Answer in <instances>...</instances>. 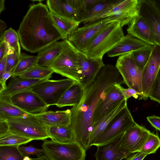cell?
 I'll return each mask as SVG.
<instances>
[{"mask_svg":"<svg viewBox=\"0 0 160 160\" xmlns=\"http://www.w3.org/2000/svg\"><path fill=\"white\" fill-rule=\"evenodd\" d=\"M123 83V78L116 67L110 64H105L93 80L84 86V93L80 103L70 109L69 127L75 140L86 151L89 148V137L98 103L109 87Z\"/></svg>","mask_w":160,"mask_h":160,"instance_id":"cell-1","label":"cell"},{"mask_svg":"<svg viewBox=\"0 0 160 160\" xmlns=\"http://www.w3.org/2000/svg\"><path fill=\"white\" fill-rule=\"evenodd\" d=\"M17 33L23 49L31 53L38 52L53 42L63 40L47 6L41 2L30 6Z\"/></svg>","mask_w":160,"mask_h":160,"instance_id":"cell-2","label":"cell"},{"mask_svg":"<svg viewBox=\"0 0 160 160\" xmlns=\"http://www.w3.org/2000/svg\"><path fill=\"white\" fill-rule=\"evenodd\" d=\"M119 22L110 23L94 38L83 52L90 58H102L124 36Z\"/></svg>","mask_w":160,"mask_h":160,"instance_id":"cell-3","label":"cell"},{"mask_svg":"<svg viewBox=\"0 0 160 160\" xmlns=\"http://www.w3.org/2000/svg\"><path fill=\"white\" fill-rule=\"evenodd\" d=\"M63 49L49 68L54 72L79 82L80 66L77 50L67 39Z\"/></svg>","mask_w":160,"mask_h":160,"instance_id":"cell-4","label":"cell"},{"mask_svg":"<svg viewBox=\"0 0 160 160\" xmlns=\"http://www.w3.org/2000/svg\"><path fill=\"white\" fill-rule=\"evenodd\" d=\"M10 131L33 140H44L49 138L45 126L35 115L28 114L23 117L7 120Z\"/></svg>","mask_w":160,"mask_h":160,"instance_id":"cell-5","label":"cell"},{"mask_svg":"<svg viewBox=\"0 0 160 160\" xmlns=\"http://www.w3.org/2000/svg\"><path fill=\"white\" fill-rule=\"evenodd\" d=\"M42 147L51 160H85L86 150L76 141L62 143L46 139Z\"/></svg>","mask_w":160,"mask_h":160,"instance_id":"cell-6","label":"cell"},{"mask_svg":"<svg viewBox=\"0 0 160 160\" xmlns=\"http://www.w3.org/2000/svg\"><path fill=\"white\" fill-rule=\"evenodd\" d=\"M76 82L68 78L58 80L47 79L37 83L30 90L49 107L56 105L65 92Z\"/></svg>","mask_w":160,"mask_h":160,"instance_id":"cell-7","label":"cell"},{"mask_svg":"<svg viewBox=\"0 0 160 160\" xmlns=\"http://www.w3.org/2000/svg\"><path fill=\"white\" fill-rule=\"evenodd\" d=\"M112 22L108 18L88 22L75 29L68 40L76 49L83 52L98 34Z\"/></svg>","mask_w":160,"mask_h":160,"instance_id":"cell-8","label":"cell"},{"mask_svg":"<svg viewBox=\"0 0 160 160\" xmlns=\"http://www.w3.org/2000/svg\"><path fill=\"white\" fill-rule=\"evenodd\" d=\"M115 67L122 77L124 83L128 88L133 89L140 94L141 99L142 70L138 67L132 58V52L120 56Z\"/></svg>","mask_w":160,"mask_h":160,"instance_id":"cell-9","label":"cell"},{"mask_svg":"<svg viewBox=\"0 0 160 160\" xmlns=\"http://www.w3.org/2000/svg\"><path fill=\"white\" fill-rule=\"evenodd\" d=\"M136 123L127 105L111 121L93 146H98L109 143Z\"/></svg>","mask_w":160,"mask_h":160,"instance_id":"cell-10","label":"cell"},{"mask_svg":"<svg viewBox=\"0 0 160 160\" xmlns=\"http://www.w3.org/2000/svg\"><path fill=\"white\" fill-rule=\"evenodd\" d=\"M139 0L114 1L110 9L99 19L108 18L112 22H120L122 27L129 24L139 15Z\"/></svg>","mask_w":160,"mask_h":160,"instance_id":"cell-11","label":"cell"},{"mask_svg":"<svg viewBox=\"0 0 160 160\" xmlns=\"http://www.w3.org/2000/svg\"><path fill=\"white\" fill-rule=\"evenodd\" d=\"M11 102L28 114L36 115L47 110L48 107L42 99L31 90L15 94L10 98Z\"/></svg>","mask_w":160,"mask_h":160,"instance_id":"cell-12","label":"cell"},{"mask_svg":"<svg viewBox=\"0 0 160 160\" xmlns=\"http://www.w3.org/2000/svg\"><path fill=\"white\" fill-rule=\"evenodd\" d=\"M125 99L120 90L115 84L104 92L95 111L93 124L101 120Z\"/></svg>","mask_w":160,"mask_h":160,"instance_id":"cell-13","label":"cell"},{"mask_svg":"<svg viewBox=\"0 0 160 160\" xmlns=\"http://www.w3.org/2000/svg\"><path fill=\"white\" fill-rule=\"evenodd\" d=\"M160 68V46L156 44L153 46L150 58L142 70L141 99L148 97L150 89Z\"/></svg>","mask_w":160,"mask_h":160,"instance_id":"cell-14","label":"cell"},{"mask_svg":"<svg viewBox=\"0 0 160 160\" xmlns=\"http://www.w3.org/2000/svg\"><path fill=\"white\" fill-rule=\"evenodd\" d=\"M151 132L137 123L124 133L120 148L131 154L139 152Z\"/></svg>","mask_w":160,"mask_h":160,"instance_id":"cell-15","label":"cell"},{"mask_svg":"<svg viewBox=\"0 0 160 160\" xmlns=\"http://www.w3.org/2000/svg\"><path fill=\"white\" fill-rule=\"evenodd\" d=\"M77 52L80 66L79 83L84 86L93 80L105 64L102 58H88L82 52Z\"/></svg>","mask_w":160,"mask_h":160,"instance_id":"cell-16","label":"cell"},{"mask_svg":"<svg viewBox=\"0 0 160 160\" xmlns=\"http://www.w3.org/2000/svg\"><path fill=\"white\" fill-rule=\"evenodd\" d=\"M139 14L148 22L156 44L160 46V14L152 0H139Z\"/></svg>","mask_w":160,"mask_h":160,"instance_id":"cell-17","label":"cell"},{"mask_svg":"<svg viewBox=\"0 0 160 160\" xmlns=\"http://www.w3.org/2000/svg\"><path fill=\"white\" fill-rule=\"evenodd\" d=\"M124 133L109 143L97 146L95 160H122L129 156L131 153L120 147Z\"/></svg>","mask_w":160,"mask_h":160,"instance_id":"cell-18","label":"cell"},{"mask_svg":"<svg viewBox=\"0 0 160 160\" xmlns=\"http://www.w3.org/2000/svg\"><path fill=\"white\" fill-rule=\"evenodd\" d=\"M152 45L128 34L108 53L109 57H113L132 52L151 46Z\"/></svg>","mask_w":160,"mask_h":160,"instance_id":"cell-19","label":"cell"},{"mask_svg":"<svg viewBox=\"0 0 160 160\" xmlns=\"http://www.w3.org/2000/svg\"><path fill=\"white\" fill-rule=\"evenodd\" d=\"M127 29L128 34L152 45L156 43L154 34L147 21L139 15L129 24Z\"/></svg>","mask_w":160,"mask_h":160,"instance_id":"cell-20","label":"cell"},{"mask_svg":"<svg viewBox=\"0 0 160 160\" xmlns=\"http://www.w3.org/2000/svg\"><path fill=\"white\" fill-rule=\"evenodd\" d=\"M127 100H123L101 120L93 124L92 130L89 137V148L93 146V144L104 131L111 121L127 105Z\"/></svg>","mask_w":160,"mask_h":160,"instance_id":"cell-21","label":"cell"},{"mask_svg":"<svg viewBox=\"0 0 160 160\" xmlns=\"http://www.w3.org/2000/svg\"><path fill=\"white\" fill-rule=\"evenodd\" d=\"M42 81L23 78L19 76L12 77L6 89L0 92V97L10 98L18 93L30 90L35 85Z\"/></svg>","mask_w":160,"mask_h":160,"instance_id":"cell-22","label":"cell"},{"mask_svg":"<svg viewBox=\"0 0 160 160\" xmlns=\"http://www.w3.org/2000/svg\"><path fill=\"white\" fill-rule=\"evenodd\" d=\"M63 42L56 41L43 48L38 52L37 65L49 68L62 51Z\"/></svg>","mask_w":160,"mask_h":160,"instance_id":"cell-23","label":"cell"},{"mask_svg":"<svg viewBox=\"0 0 160 160\" xmlns=\"http://www.w3.org/2000/svg\"><path fill=\"white\" fill-rule=\"evenodd\" d=\"M114 1L100 0L91 7L79 14L77 21L86 23L98 20L110 8Z\"/></svg>","mask_w":160,"mask_h":160,"instance_id":"cell-24","label":"cell"},{"mask_svg":"<svg viewBox=\"0 0 160 160\" xmlns=\"http://www.w3.org/2000/svg\"><path fill=\"white\" fill-rule=\"evenodd\" d=\"M46 126L55 125L69 126L70 122L71 111H48L35 115Z\"/></svg>","mask_w":160,"mask_h":160,"instance_id":"cell-25","label":"cell"},{"mask_svg":"<svg viewBox=\"0 0 160 160\" xmlns=\"http://www.w3.org/2000/svg\"><path fill=\"white\" fill-rule=\"evenodd\" d=\"M47 5L50 12L56 15L77 21V12L67 0H48Z\"/></svg>","mask_w":160,"mask_h":160,"instance_id":"cell-26","label":"cell"},{"mask_svg":"<svg viewBox=\"0 0 160 160\" xmlns=\"http://www.w3.org/2000/svg\"><path fill=\"white\" fill-rule=\"evenodd\" d=\"M84 90V86L76 82L63 93L56 106L59 108L77 106L82 98Z\"/></svg>","mask_w":160,"mask_h":160,"instance_id":"cell-27","label":"cell"},{"mask_svg":"<svg viewBox=\"0 0 160 160\" xmlns=\"http://www.w3.org/2000/svg\"><path fill=\"white\" fill-rule=\"evenodd\" d=\"M47 128L49 138L52 140L62 143L75 141L69 126H49Z\"/></svg>","mask_w":160,"mask_h":160,"instance_id":"cell-28","label":"cell"},{"mask_svg":"<svg viewBox=\"0 0 160 160\" xmlns=\"http://www.w3.org/2000/svg\"><path fill=\"white\" fill-rule=\"evenodd\" d=\"M28 115L13 104L10 98H0V121L12 118L25 117Z\"/></svg>","mask_w":160,"mask_h":160,"instance_id":"cell-29","label":"cell"},{"mask_svg":"<svg viewBox=\"0 0 160 160\" xmlns=\"http://www.w3.org/2000/svg\"><path fill=\"white\" fill-rule=\"evenodd\" d=\"M51 17L61 33L63 40L67 39L69 35L78 27L80 22L58 16L50 12Z\"/></svg>","mask_w":160,"mask_h":160,"instance_id":"cell-30","label":"cell"},{"mask_svg":"<svg viewBox=\"0 0 160 160\" xmlns=\"http://www.w3.org/2000/svg\"><path fill=\"white\" fill-rule=\"evenodd\" d=\"M53 72L50 68L36 65L18 76L27 79L44 80L49 79Z\"/></svg>","mask_w":160,"mask_h":160,"instance_id":"cell-31","label":"cell"},{"mask_svg":"<svg viewBox=\"0 0 160 160\" xmlns=\"http://www.w3.org/2000/svg\"><path fill=\"white\" fill-rule=\"evenodd\" d=\"M37 56L21 53L18 62L12 71L11 77L21 75L30 68L37 65Z\"/></svg>","mask_w":160,"mask_h":160,"instance_id":"cell-32","label":"cell"},{"mask_svg":"<svg viewBox=\"0 0 160 160\" xmlns=\"http://www.w3.org/2000/svg\"><path fill=\"white\" fill-rule=\"evenodd\" d=\"M32 140L31 139L10 132L0 136V146H18Z\"/></svg>","mask_w":160,"mask_h":160,"instance_id":"cell-33","label":"cell"},{"mask_svg":"<svg viewBox=\"0 0 160 160\" xmlns=\"http://www.w3.org/2000/svg\"><path fill=\"white\" fill-rule=\"evenodd\" d=\"M0 40H2L8 44L10 49L13 51L19 56L21 54L19 38L17 32L12 28L5 31Z\"/></svg>","mask_w":160,"mask_h":160,"instance_id":"cell-34","label":"cell"},{"mask_svg":"<svg viewBox=\"0 0 160 160\" xmlns=\"http://www.w3.org/2000/svg\"><path fill=\"white\" fill-rule=\"evenodd\" d=\"M154 45L132 52L134 62L137 66L142 69L143 70L148 61Z\"/></svg>","mask_w":160,"mask_h":160,"instance_id":"cell-35","label":"cell"},{"mask_svg":"<svg viewBox=\"0 0 160 160\" xmlns=\"http://www.w3.org/2000/svg\"><path fill=\"white\" fill-rule=\"evenodd\" d=\"M160 147V138L159 136L151 132L141 150L137 152L139 154L145 153L147 155L155 153Z\"/></svg>","mask_w":160,"mask_h":160,"instance_id":"cell-36","label":"cell"},{"mask_svg":"<svg viewBox=\"0 0 160 160\" xmlns=\"http://www.w3.org/2000/svg\"><path fill=\"white\" fill-rule=\"evenodd\" d=\"M18 146H0V160H23Z\"/></svg>","mask_w":160,"mask_h":160,"instance_id":"cell-37","label":"cell"},{"mask_svg":"<svg viewBox=\"0 0 160 160\" xmlns=\"http://www.w3.org/2000/svg\"><path fill=\"white\" fill-rule=\"evenodd\" d=\"M100 0H68L78 15L98 2Z\"/></svg>","mask_w":160,"mask_h":160,"instance_id":"cell-38","label":"cell"},{"mask_svg":"<svg viewBox=\"0 0 160 160\" xmlns=\"http://www.w3.org/2000/svg\"><path fill=\"white\" fill-rule=\"evenodd\" d=\"M148 97L160 104V68L151 86Z\"/></svg>","mask_w":160,"mask_h":160,"instance_id":"cell-39","label":"cell"},{"mask_svg":"<svg viewBox=\"0 0 160 160\" xmlns=\"http://www.w3.org/2000/svg\"><path fill=\"white\" fill-rule=\"evenodd\" d=\"M20 152L24 157L31 155H36L37 157L45 155L43 148L39 149L35 147L33 145H30L28 146L20 145L18 147Z\"/></svg>","mask_w":160,"mask_h":160,"instance_id":"cell-40","label":"cell"},{"mask_svg":"<svg viewBox=\"0 0 160 160\" xmlns=\"http://www.w3.org/2000/svg\"><path fill=\"white\" fill-rule=\"evenodd\" d=\"M20 57L13 51L9 49L7 55L5 71L12 72L18 62Z\"/></svg>","mask_w":160,"mask_h":160,"instance_id":"cell-41","label":"cell"},{"mask_svg":"<svg viewBox=\"0 0 160 160\" xmlns=\"http://www.w3.org/2000/svg\"><path fill=\"white\" fill-rule=\"evenodd\" d=\"M115 85L120 90L125 99L127 100L132 97L135 99H137L138 98H139L140 96V94L133 89L129 88H124L120 84H115Z\"/></svg>","mask_w":160,"mask_h":160,"instance_id":"cell-42","label":"cell"},{"mask_svg":"<svg viewBox=\"0 0 160 160\" xmlns=\"http://www.w3.org/2000/svg\"><path fill=\"white\" fill-rule=\"evenodd\" d=\"M12 75V72L5 71L0 77V92L6 89L7 87L6 82Z\"/></svg>","mask_w":160,"mask_h":160,"instance_id":"cell-43","label":"cell"},{"mask_svg":"<svg viewBox=\"0 0 160 160\" xmlns=\"http://www.w3.org/2000/svg\"><path fill=\"white\" fill-rule=\"evenodd\" d=\"M147 119L151 125L160 132V117L155 115L148 116Z\"/></svg>","mask_w":160,"mask_h":160,"instance_id":"cell-44","label":"cell"},{"mask_svg":"<svg viewBox=\"0 0 160 160\" xmlns=\"http://www.w3.org/2000/svg\"><path fill=\"white\" fill-rule=\"evenodd\" d=\"M9 49L7 43L2 40H0V60L8 55Z\"/></svg>","mask_w":160,"mask_h":160,"instance_id":"cell-45","label":"cell"},{"mask_svg":"<svg viewBox=\"0 0 160 160\" xmlns=\"http://www.w3.org/2000/svg\"><path fill=\"white\" fill-rule=\"evenodd\" d=\"M10 132L9 126L7 120L0 121V136Z\"/></svg>","mask_w":160,"mask_h":160,"instance_id":"cell-46","label":"cell"},{"mask_svg":"<svg viewBox=\"0 0 160 160\" xmlns=\"http://www.w3.org/2000/svg\"><path fill=\"white\" fill-rule=\"evenodd\" d=\"M147 155L145 153L139 154L136 152L131 155H130L126 160H143Z\"/></svg>","mask_w":160,"mask_h":160,"instance_id":"cell-47","label":"cell"},{"mask_svg":"<svg viewBox=\"0 0 160 160\" xmlns=\"http://www.w3.org/2000/svg\"><path fill=\"white\" fill-rule=\"evenodd\" d=\"M7 55L0 60V77L5 71Z\"/></svg>","mask_w":160,"mask_h":160,"instance_id":"cell-48","label":"cell"},{"mask_svg":"<svg viewBox=\"0 0 160 160\" xmlns=\"http://www.w3.org/2000/svg\"><path fill=\"white\" fill-rule=\"evenodd\" d=\"M7 28V25L5 22L3 21L0 20V38L1 37L4 32L5 30Z\"/></svg>","mask_w":160,"mask_h":160,"instance_id":"cell-49","label":"cell"},{"mask_svg":"<svg viewBox=\"0 0 160 160\" xmlns=\"http://www.w3.org/2000/svg\"><path fill=\"white\" fill-rule=\"evenodd\" d=\"M152 1L160 14V0H152Z\"/></svg>","mask_w":160,"mask_h":160,"instance_id":"cell-50","label":"cell"},{"mask_svg":"<svg viewBox=\"0 0 160 160\" xmlns=\"http://www.w3.org/2000/svg\"><path fill=\"white\" fill-rule=\"evenodd\" d=\"M32 160H51L45 155L41 156L36 158H32Z\"/></svg>","mask_w":160,"mask_h":160,"instance_id":"cell-51","label":"cell"},{"mask_svg":"<svg viewBox=\"0 0 160 160\" xmlns=\"http://www.w3.org/2000/svg\"><path fill=\"white\" fill-rule=\"evenodd\" d=\"M5 0H0V13L4 10L5 9V6L4 4Z\"/></svg>","mask_w":160,"mask_h":160,"instance_id":"cell-52","label":"cell"},{"mask_svg":"<svg viewBox=\"0 0 160 160\" xmlns=\"http://www.w3.org/2000/svg\"><path fill=\"white\" fill-rule=\"evenodd\" d=\"M23 160H32V159L28 156H25L24 157Z\"/></svg>","mask_w":160,"mask_h":160,"instance_id":"cell-53","label":"cell"}]
</instances>
